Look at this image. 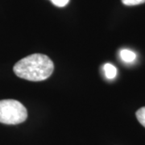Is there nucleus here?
I'll use <instances>...</instances> for the list:
<instances>
[{
	"label": "nucleus",
	"instance_id": "7",
	"mask_svg": "<svg viewBox=\"0 0 145 145\" xmlns=\"http://www.w3.org/2000/svg\"><path fill=\"white\" fill-rule=\"evenodd\" d=\"M52 3L58 7H65L69 3V0H50Z\"/></svg>",
	"mask_w": 145,
	"mask_h": 145
},
{
	"label": "nucleus",
	"instance_id": "2",
	"mask_svg": "<svg viewBox=\"0 0 145 145\" xmlns=\"http://www.w3.org/2000/svg\"><path fill=\"white\" fill-rule=\"evenodd\" d=\"M27 118L25 106L14 99L0 100V123L8 125L20 124Z\"/></svg>",
	"mask_w": 145,
	"mask_h": 145
},
{
	"label": "nucleus",
	"instance_id": "1",
	"mask_svg": "<svg viewBox=\"0 0 145 145\" xmlns=\"http://www.w3.org/2000/svg\"><path fill=\"white\" fill-rule=\"evenodd\" d=\"M13 70L19 78L31 82H40L52 75L54 65L46 55L35 53L19 61L14 65Z\"/></svg>",
	"mask_w": 145,
	"mask_h": 145
},
{
	"label": "nucleus",
	"instance_id": "4",
	"mask_svg": "<svg viewBox=\"0 0 145 145\" xmlns=\"http://www.w3.org/2000/svg\"><path fill=\"white\" fill-rule=\"evenodd\" d=\"M103 71L105 72L106 77L108 79H113L115 78L116 74H117V69L114 67L113 65L106 63L103 66Z\"/></svg>",
	"mask_w": 145,
	"mask_h": 145
},
{
	"label": "nucleus",
	"instance_id": "6",
	"mask_svg": "<svg viewBox=\"0 0 145 145\" xmlns=\"http://www.w3.org/2000/svg\"><path fill=\"white\" fill-rule=\"evenodd\" d=\"M122 3L126 6H135L144 3L145 0H122Z\"/></svg>",
	"mask_w": 145,
	"mask_h": 145
},
{
	"label": "nucleus",
	"instance_id": "3",
	"mask_svg": "<svg viewBox=\"0 0 145 145\" xmlns=\"http://www.w3.org/2000/svg\"><path fill=\"white\" fill-rule=\"evenodd\" d=\"M120 57L121 59L127 63L133 62L135 61L136 55L134 52L128 50V49H123L120 52Z\"/></svg>",
	"mask_w": 145,
	"mask_h": 145
},
{
	"label": "nucleus",
	"instance_id": "5",
	"mask_svg": "<svg viewBox=\"0 0 145 145\" xmlns=\"http://www.w3.org/2000/svg\"><path fill=\"white\" fill-rule=\"evenodd\" d=\"M136 118L138 119V121L140 122L141 125H143L145 127V106L144 107H141L136 111Z\"/></svg>",
	"mask_w": 145,
	"mask_h": 145
}]
</instances>
